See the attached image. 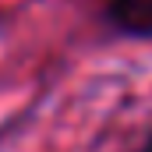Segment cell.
I'll return each mask as SVG.
<instances>
[{
    "mask_svg": "<svg viewBox=\"0 0 152 152\" xmlns=\"http://www.w3.org/2000/svg\"><path fill=\"white\" fill-rule=\"evenodd\" d=\"M138 152H152V134L145 138V142H142V149H138Z\"/></svg>",
    "mask_w": 152,
    "mask_h": 152,
    "instance_id": "cell-1",
    "label": "cell"
}]
</instances>
